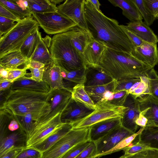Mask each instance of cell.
Returning <instances> with one entry per match:
<instances>
[{
	"label": "cell",
	"instance_id": "32",
	"mask_svg": "<svg viewBox=\"0 0 158 158\" xmlns=\"http://www.w3.org/2000/svg\"><path fill=\"white\" fill-rule=\"evenodd\" d=\"M115 80L108 84L101 85L85 87V89L96 105L101 101L103 96L107 90L114 92Z\"/></svg>",
	"mask_w": 158,
	"mask_h": 158
},
{
	"label": "cell",
	"instance_id": "45",
	"mask_svg": "<svg viewBox=\"0 0 158 158\" xmlns=\"http://www.w3.org/2000/svg\"><path fill=\"white\" fill-rule=\"evenodd\" d=\"M13 20L0 16V37L10 30L16 23Z\"/></svg>",
	"mask_w": 158,
	"mask_h": 158
},
{
	"label": "cell",
	"instance_id": "19",
	"mask_svg": "<svg viewBox=\"0 0 158 158\" xmlns=\"http://www.w3.org/2000/svg\"><path fill=\"white\" fill-rule=\"evenodd\" d=\"M114 80L100 66L85 68V87L103 85Z\"/></svg>",
	"mask_w": 158,
	"mask_h": 158
},
{
	"label": "cell",
	"instance_id": "13",
	"mask_svg": "<svg viewBox=\"0 0 158 158\" xmlns=\"http://www.w3.org/2000/svg\"><path fill=\"white\" fill-rule=\"evenodd\" d=\"M94 110L77 102L72 98L61 113L63 123H73L88 115Z\"/></svg>",
	"mask_w": 158,
	"mask_h": 158
},
{
	"label": "cell",
	"instance_id": "43",
	"mask_svg": "<svg viewBox=\"0 0 158 158\" xmlns=\"http://www.w3.org/2000/svg\"><path fill=\"white\" fill-rule=\"evenodd\" d=\"M131 144L132 145L126 147L122 150L124 152L125 156L135 154L146 149H150L146 145L138 142H133Z\"/></svg>",
	"mask_w": 158,
	"mask_h": 158
},
{
	"label": "cell",
	"instance_id": "25",
	"mask_svg": "<svg viewBox=\"0 0 158 158\" xmlns=\"http://www.w3.org/2000/svg\"><path fill=\"white\" fill-rule=\"evenodd\" d=\"M112 5L122 10L123 14L131 22L142 21L143 18L132 0H108Z\"/></svg>",
	"mask_w": 158,
	"mask_h": 158
},
{
	"label": "cell",
	"instance_id": "11",
	"mask_svg": "<svg viewBox=\"0 0 158 158\" xmlns=\"http://www.w3.org/2000/svg\"><path fill=\"white\" fill-rule=\"evenodd\" d=\"M134 134L122 125L116 127L94 142L96 148L95 156L108 151L122 140Z\"/></svg>",
	"mask_w": 158,
	"mask_h": 158
},
{
	"label": "cell",
	"instance_id": "15",
	"mask_svg": "<svg viewBox=\"0 0 158 158\" xmlns=\"http://www.w3.org/2000/svg\"><path fill=\"white\" fill-rule=\"evenodd\" d=\"M28 138L27 135L21 127L9 133L0 139V157L11 151L26 148Z\"/></svg>",
	"mask_w": 158,
	"mask_h": 158
},
{
	"label": "cell",
	"instance_id": "3",
	"mask_svg": "<svg viewBox=\"0 0 158 158\" xmlns=\"http://www.w3.org/2000/svg\"><path fill=\"white\" fill-rule=\"evenodd\" d=\"M48 94L27 90H11L0 109H6L16 115L31 114L36 121L48 109L49 104L46 101Z\"/></svg>",
	"mask_w": 158,
	"mask_h": 158
},
{
	"label": "cell",
	"instance_id": "40",
	"mask_svg": "<svg viewBox=\"0 0 158 158\" xmlns=\"http://www.w3.org/2000/svg\"><path fill=\"white\" fill-rule=\"evenodd\" d=\"M140 77L127 78L118 81L115 80L114 93L123 91L128 92L134 84L140 80Z\"/></svg>",
	"mask_w": 158,
	"mask_h": 158
},
{
	"label": "cell",
	"instance_id": "33",
	"mask_svg": "<svg viewBox=\"0 0 158 158\" xmlns=\"http://www.w3.org/2000/svg\"><path fill=\"white\" fill-rule=\"evenodd\" d=\"M71 98L91 109L95 108L96 105L86 92L84 84H77L73 87Z\"/></svg>",
	"mask_w": 158,
	"mask_h": 158
},
{
	"label": "cell",
	"instance_id": "14",
	"mask_svg": "<svg viewBox=\"0 0 158 158\" xmlns=\"http://www.w3.org/2000/svg\"><path fill=\"white\" fill-rule=\"evenodd\" d=\"M123 106L127 109L121 119V125L135 133L139 127L135 123V121L140 113L139 102L136 98L129 94Z\"/></svg>",
	"mask_w": 158,
	"mask_h": 158
},
{
	"label": "cell",
	"instance_id": "18",
	"mask_svg": "<svg viewBox=\"0 0 158 158\" xmlns=\"http://www.w3.org/2000/svg\"><path fill=\"white\" fill-rule=\"evenodd\" d=\"M106 48L105 45L92 38L85 47L83 53L85 67L99 66Z\"/></svg>",
	"mask_w": 158,
	"mask_h": 158
},
{
	"label": "cell",
	"instance_id": "37",
	"mask_svg": "<svg viewBox=\"0 0 158 158\" xmlns=\"http://www.w3.org/2000/svg\"><path fill=\"white\" fill-rule=\"evenodd\" d=\"M14 115L20 127L28 137L34 127L35 121L34 115L29 113Z\"/></svg>",
	"mask_w": 158,
	"mask_h": 158
},
{
	"label": "cell",
	"instance_id": "44",
	"mask_svg": "<svg viewBox=\"0 0 158 158\" xmlns=\"http://www.w3.org/2000/svg\"><path fill=\"white\" fill-rule=\"evenodd\" d=\"M27 69H28L27 67L23 68L9 69V73L8 77L4 80H6L13 83L19 78L25 76V75L27 74Z\"/></svg>",
	"mask_w": 158,
	"mask_h": 158
},
{
	"label": "cell",
	"instance_id": "55",
	"mask_svg": "<svg viewBox=\"0 0 158 158\" xmlns=\"http://www.w3.org/2000/svg\"><path fill=\"white\" fill-rule=\"evenodd\" d=\"M147 122V118L142 114H140L135 121V123L141 127L146 126Z\"/></svg>",
	"mask_w": 158,
	"mask_h": 158
},
{
	"label": "cell",
	"instance_id": "41",
	"mask_svg": "<svg viewBox=\"0 0 158 158\" xmlns=\"http://www.w3.org/2000/svg\"><path fill=\"white\" fill-rule=\"evenodd\" d=\"M135 4L143 19L144 23L148 26L152 25L156 19L145 7L143 0H132Z\"/></svg>",
	"mask_w": 158,
	"mask_h": 158
},
{
	"label": "cell",
	"instance_id": "24",
	"mask_svg": "<svg viewBox=\"0 0 158 158\" xmlns=\"http://www.w3.org/2000/svg\"><path fill=\"white\" fill-rule=\"evenodd\" d=\"M126 27L144 42L156 44L158 37L149 27L142 21L127 23Z\"/></svg>",
	"mask_w": 158,
	"mask_h": 158
},
{
	"label": "cell",
	"instance_id": "34",
	"mask_svg": "<svg viewBox=\"0 0 158 158\" xmlns=\"http://www.w3.org/2000/svg\"><path fill=\"white\" fill-rule=\"evenodd\" d=\"M61 70L63 79L69 83L73 87L79 84H84L85 79V68L71 71Z\"/></svg>",
	"mask_w": 158,
	"mask_h": 158
},
{
	"label": "cell",
	"instance_id": "61",
	"mask_svg": "<svg viewBox=\"0 0 158 158\" xmlns=\"http://www.w3.org/2000/svg\"><path fill=\"white\" fill-rule=\"evenodd\" d=\"M90 2L98 11H101L100 9L101 4L98 0H89Z\"/></svg>",
	"mask_w": 158,
	"mask_h": 158
},
{
	"label": "cell",
	"instance_id": "42",
	"mask_svg": "<svg viewBox=\"0 0 158 158\" xmlns=\"http://www.w3.org/2000/svg\"><path fill=\"white\" fill-rule=\"evenodd\" d=\"M89 140L79 143L67 151L61 158H75L91 143Z\"/></svg>",
	"mask_w": 158,
	"mask_h": 158
},
{
	"label": "cell",
	"instance_id": "27",
	"mask_svg": "<svg viewBox=\"0 0 158 158\" xmlns=\"http://www.w3.org/2000/svg\"><path fill=\"white\" fill-rule=\"evenodd\" d=\"M134 141L146 145L150 149L158 151V127L147 126L143 127Z\"/></svg>",
	"mask_w": 158,
	"mask_h": 158
},
{
	"label": "cell",
	"instance_id": "50",
	"mask_svg": "<svg viewBox=\"0 0 158 158\" xmlns=\"http://www.w3.org/2000/svg\"><path fill=\"white\" fill-rule=\"evenodd\" d=\"M120 25L132 43L134 48L140 45L144 42L136 34L127 29L125 25Z\"/></svg>",
	"mask_w": 158,
	"mask_h": 158
},
{
	"label": "cell",
	"instance_id": "1",
	"mask_svg": "<svg viewBox=\"0 0 158 158\" xmlns=\"http://www.w3.org/2000/svg\"><path fill=\"white\" fill-rule=\"evenodd\" d=\"M84 12L88 30L93 39L106 47L131 54L134 47L117 20L98 11L89 0L85 1Z\"/></svg>",
	"mask_w": 158,
	"mask_h": 158
},
{
	"label": "cell",
	"instance_id": "8",
	"mask_svg": "<svg viewBox=\"0 0 158 158\" xmlns=\"http://www.w3.org/2000/svg\"><path fill=\"white\" fill-rule=\"evenodd\" d=\"M32 15L39 26L49 35L66 32L77 26L72 20L58 11L32 13Z\"/></svg>",
	"mask_w": 158,
	"mask_h": 158
},
{
	"label": "cell",
	"instance_id": "21",
	"mask_svg": "<svg viewBox=\"0 0 158 158\" xmlns=\"http://www.w3.org/2000/svg\"><path fill=\"white\" fill-rule=\"evenodd\" d=\"M121 118L108 119L97 123L89 127V140L94 142L121 125Z\"/></svg>",
	"mask_w": 158,
	"mask_h": 158
},
{
	"label": "cell",
	"instance_id": "16",
	"mask_svg": "<svg viewBox=\"0 0 158 158\" xmlns=\"http://www.w3.org/2000/svg\"><path fill=\"white\" fill-rule=\"evenodd\" d=\"M140 114L147 119V126L158 127V100L150 94L137 98Z\"/></svg>",
	"mask_w": 158,
	"mask_h": 158
},
{
	"label": "cell",
	"instance_id": "10",
	"mask_svg": "<svg viewBox=\"0 0 158 158\" xmlns=\"http://www.w3.org/2000/svg\"><path fill=\"white\" fill-rule=\"evenodd\" d=\"M85 0H66L57 6L58 11L65 16L79 27L88 31L85 12Z\"/></svg>",
	"mask_w": 158,
	"mask_h": 158
},
{
	"label": "cell",
	"instance_id": "31",
	"mask_svg": "<svg viewBox=\"0 0 158 158\" xmlns=\"http://www.w3.org/2000/svg\"><path fill=\"white\" fill-rule=\"evenodd\" d=\"M28 9L32 13H45L58 11L57 6L48 0H27Z\"/></svg>",
	"mask_w": 158,
	"mask_h": 158
},
{
	"label": "cell",
	"instance_id": "30",
	"mask_svg": "<svg viewBox=\"0 0 158 158\" xmlns=\"http://www.w3.org/2000/svg\"><path fill=\"white\" fill-rule=\"evenodd\" d=\"M42 38L41 33L38 28L27 39L22 45L19 50L22 55L30 60Z\"/></svg>",
	"mask_w": 158,
	"mask_h": 158
},
{
	"label": "cell",
	"instance_id": "58",
	"mask_svg": "<svg viewBox=\"0 0 158 158\" xmlns=\"http://www.w3.org/2000/svg\"><path fill=\"white\" fill-rule=\"evenodd\" d=\"M13 82L6 80L0 81V91L10 89Z\"/></svg>",
	"mask_w": 158,
	"mask_h": 158
},
{
	"label": "cell",
	"instance_id": "23",
	"mask_svg": "<svg viewBox=\"0 0 158 158\" xmlns=\"http://www.w3.org/2000/svg\"><path fill=\"white\" fill-rule=\"evenodd\" d=\"M11 90H27L47 93L50 90L48 85L43 81L38 82L31 79L30 77L24 76L15 81L11 85Z\"/></svg>",
	"mask_w": 158,
	"mask_h": 158
},
{
	"label": "cell",
	"instance_id": "26",
	"mask_svg": "<svg viewBox=\"0 0 158 158\" xmlns=\"http://www.w3.org/2000/svg\"><path fill=\"white\" fill-rule=\"evenodd\" d=\"M52 39L48 35L42 37L30 60L40 62L45 66L53 62L50 51Z\"/></svg>",
	"mask_w": 158,
	"mask_h": 158
},
{
	"label": "cell",
	"instance_id": "49",
	"mask_svg": "<svg viewBox=\"0 0 158 158\" xmlns=\"http://www.w3.org/2000/svg\"><path fill=\"white\" fill-rule=\"evenodd\" d=\"M129 93L126 91H120L114 93L112 99L109 102L118 106H123V104Z\"/></svg>",
	"mask_w": 158,
	"mask_h": 158
},
{
	"label": "cell",
	"instance_id": "38",
	"mask_svg": "<svg viewBox=\"0 0 158 158\" xmlns=\"http://www.w3.org/2000/svg\"><path fill=\"white\" fill-rule=\"evenodd\" d=\"M143 128V127H141L138 132L124 139L110 150L104 153L96 155L94 157L99 158L103 156L110 154L122 150L125 148L129 146L134 140L136 137L140 133Z\"/></svg>",
	"mask_w": 158,
	"mask_h": 158
},
{
	"label": "cell",
	"instance_id": "29",
	"mask_svg": "<svg viewBox=\"0 0 158 158\" xmlns=\"http://www.w3.org/2000/svg\"><path fill=\"white\" fill-rule=\"evenodd\" d=\"M92 38L89 32L77 26L73 29L71 40L72 43L83 58L84 50Z\"/></svg>",
	"mask_w": 158,
	"mask_h": 158
},
{
	"label": "cell",
	"instance_id": "64",
	"mask_svg": "<svg viewBox=\"0 0 158 158\" xmlns=\"http://www.w3.org/2000/svg\"><path fill=\"white\" fill-rule=\"evenodd\" d=\"M156 19H158V14L157 15V16H156Z\"/></svg>",
	"mask_w": 158,
	"mask_h": 158
},
{
	"label": "cell",
	"instance_id": "9",
	"mask_svg": "<svg viewBox=\"0 0 158 158\" xmlns=\"http://www.w3.org/2000/svg\"><path fill=\"white\" fill-rule=\"evenodd\" d=\"M71 97L72 92L66 89L50 90L48 94L46 100L49 104L48 109L35 122L34 127L47 122L61 112Z\"/></svg>",
	"mask_w": 158,
	"mask_h": 158
},
{
	"label": "cell",
	"instance_id": "51",
	"mask_svg": "<svg viewBox=\"0 0 158 158\" xmlns=\"http://www.w3.org/2000/svg\"><path fill=\"white\" fill-rule=\"evenodd\" d=\"M143 1L146 9L151 14L156 18L158 14V0H143Z\"/></svg>",
	"mask_w": 158,
	"mask_h": 158
},
{
	"label": "cell",
	"instance_id": "36",
	"mask_svg": "<svg viewBox=\"0 0 158 158\" xmlns=\"http://www.w3.org/2000/svg\"><path fill=\"white\" fill-rule=\"evenodd\" d=\"M0 4L9 10L20 20L32 15L28 9L22 8L12 0H0Z\"/></svg>",
	"mask_w": 158,
	"mask_h": 158
},
{
	"label": "cell",
	"instance_id": "63",
	"mask_svg": "<svg viewBox=\"0 0 158 158\" xmlns=\"http://www.w3.org/2000/svg\"><path fill=\"white\" fill-rule=\"evenodd\" d=\"M118 158H125V155H124L122 156H120V157H118Z\"/></svg>",
	"mask_w": 158,
	"mask_h": 158
},
{
	"label": "cell",
	"instance_id": "5",
	"mask_svg": "<svg viewBox=\"0 0 158 158\" xmlns=\"http://www.w3.org/2000/svg\"><path fill=\"white\" fill-rule=\"evenodd\" d=\"M39 26L32 15L17 22L10 30L0 37V59L10 53L19 50L27 39Z\"/></svg>",
	"mask_w": 158,
	"mask_h": 158
},
{
	"label": "cell",
	"instance_id": "59",
	"mask_svg": "<svg viewBox=\"0 0 158 158\" xmlns=\"http://www.w3.org/2000/svg\"><path fill=\"white\" fill-rule=\"evenodd\" d=\"M9 69L3 68L0 67V81L6 79L8 77Z\"/></svg>",
	"mask_w": 158,
	"mask_h": 158
},
{
	"label": "cell",
	"instance_id": "39",
	"mask_svg": "<svg viewBox=\"0 0 158 158\" xmlns=\"http://www.w3.org/2000/svg\"><path fill=\"white\" fill-rule=\"evenodd\" d=\"M150 94L158 100V74L153 68L147 73Z\"/></svg>",
	"mask_w": 158,
	"mask_h": 158
},
{
	"label": "cell",
	"instance_id": "57",
	"mask_svg": "<svg viewBox=\"0 0 158 158\" xmlns=\"http://www.w3.org/2000/svg\"><path fill=\"white\" fill-rule=\"evenodd\" d=\"M45 65L37 61L33 60H30L27 67H31L33 68L41 69L44 68Z\"/></svg>",
	"mask_w": 158,
	"mask_h": 158
},
{
	"label": "cell",
	"instance_id": "20",
	"mask_svg": "<svg viewBox=\"0 0 158 158\" xmlns=\"http://www.w3.org/2000/svg\"><path fill=\"white\" fill-rule=\"evenodd\" d=\"M72 129V124L63 123L56 128L45 139L30 148L37 150L43 153L56 143Z\"/></svg>",
	"mask_w": 158,
	"mask_h": 158
},
{
	"label": "cell",
	"instance_id": "2",
	"mask_svg": "<svg viewBox=\"0 0 158 158\" xmlns=\"http://www.w3.org/2000/svg\"><path fill=\"white\" fill-rule=\"evenodd\" d=\"M99 66L117 81L146 75L152 68L131 53L107 47L104 51Z\"/></svg>",
	"mask_w": 158,
	"mask_h": 158
},
{
	"label": "cell",
	"instance_id": "6",
	"mask_svg": "<svg viewBox=\"0 0 158 158\" xmlns=\"http://www.w3.org/2000/svg\"><path fill=\"white\" fill-rule=\"evenodd\" d=\"M124 106L114 105L109 102H102L96 105L94 111L84 118L72 123V129L90 127L98 122L109 119L121 118L127 110Z\"/></svg>",
	"mask_w": 158,
	"mask_h": 158
},
{
	"label": "cell",
	"instance_id": "54",
	"mask_svg": "<svg viewBox=\"0 0 158 158\" xmlns=\"http://www.w3.org/2000/svg\"><path fill=\"white\" fill-rule=\"evenodd\" d=\"M23 148L16 149L11 151L0 157V158H16Z\"/></svg>",
	"mask_w": 158,
	"mask_h": 158
},
{
	"label": "cell",
	"instance_id": "52",
	"mask_svg": "<svg viewBox=\"0 0 158 158\" xmlns=\"http://www.w3.org/2000/svg\"><path fill=\"white\" fill-rule=\"evenodd\" d=\"M28 69L31 71L30 78L32 80L38 82L43 81V77L44 68L41 69L33 68L30 67Z\"/></svg>",
	"mask_w": 158,
	"mask_h": 158
},
{
	"label": "cell",
	"instance_id": "12",
	"mask_svg": "<svg viewBox=\"0 0 158 158\" xmlns=\"http://www.w3.org/2000/svg\"><path fill=\"white\" fill-rule=\"evenodd\" d=\"M59 113L47 122L35 127L28 137L26 148H30L41 142L63 124Z\"/></svg>",
	"mask_w": 158,
	"mask_h": 158
},
{
	"label": "cell",
	"instance_id": "53",
	"mask_svg": "<svg viewBox=\"0 0 158 158\" xmlns=\"http://www.w3.org/2000/svg\"><path fill=\"white\" fill-rule=\"evenodd\" d=\"M0 16L11 19L17 22L20 20L5 7L0 4Z\"/></svg>",
	"mask_w": 158,
	"mask_h": 158
},
{
	"label": "cell",
	"instance_id": "60",
	"mask_svg": "<svg viewBox=\"0 0 158 158\" xmlns=\"http://www.w3.org/2000/svg\"><path fill=\"white\" fill-rule=\"evenodd\" d=\"M12 1L22 8L24 9H28V4L27 0Z\"/></svg>",
	"mask_w": 158,
	"mask_h": 158
},
{
	"label": "cell",
	"instance_id": "17",
	"mask_svg": "<svg viewBox=\"0 0 158 158\" xmlns=\"http://www.w3.org/2000/svg\"><path fill=\"white\" fill-rule=\"evenodd\" d=\"M131 54L152 68L158 64V49L156 44L144 42L140 45L135 47Z\"/></svg>",
	"mask_w": 158,
	"mask_h": 158
},
{
	"label": "cell",
	"instance_id": "7",
	"mask_svg": "<svg viewBox=\"0 0 158 158\" xmlns=\"http://www.w3.org/2000/svg\"><path fill=\"white\" fill-rule=\"evenodd\" d=\"M89 127L72 129L56 143L42 153L41 158H61L77 144L89 140Z\"/></svg>",
	"mask_w": 158,
	"mask_h": 158
},
{
	"label": "cell",
	"instance_id": "4",
	"mask_svg": "<svg viewBox=\"0 0 158 158\" xmlns=\"http://www.w3.org/2000/svg\"><path fill=\"white\" fill-rule=\"evenodd\" d=\"M73 28L54 35L50 49L53 63L61 70L68 72L86 68L82 56L71 41Z\"/></svg>",
	"mask_w": 158,
	"mask_h": 158
},
{
	"label": "cell",
	"instance_id": "22",
	"mask_svg": "<svg viewBox=\"0 0 158 158\" xmlns=\"http://www.w3.org/2000/svg\"><path fill=\"white\" fill-rule=\"evenodd\" d=\"M43 81L47 84L50 90L65 89L64 85L61 69L53 62L45 66Z\"/></svg>",
	"mask_w": 158,
	"mask_h": 158
},
{
	"label": "cell",
	"instance_id": "47",
	"mask_svg": "<svg viewBox=\"0 0 158 158\" xmlns=\"http://www.w3.org/2000/svg\"><path fill=\"white\" fill-rule=\"evenodd\" d=\"M42 153L40 151L31 148L23 149L16 158H41Z\"/></svg>",
	"mask_w": 158,
	"mask_h": 158
},
{
	"label": "cell",
	"instance_id": "35",
	"mask_svg": "<svg viewBox=\"0 0 158 158\" xmlns=\"http://www.w3.org/2000/svg\"><path fill=\"white\" fill-rule=\"evenodd\" d=\"M140 79V80L134 84L128 92L129 94H131L136 99L150 94L146 75L141 76Z\"/></svg>",
	"mask_w": 158,
	"mask_h": 158
},
{
	"label": "cell",
	"instance_id": "56",
	"mask_svg": "<svg viewBox=\"0 0 158 158\" xmlns=\"http://www.w3.org/2000/svg\"><path fill=\"white\" fill-rule=\"evenodd\" d=\"M114 94V92L111 91L109 90L106 91L104 94L100 102L110 101L113 98Z\"/></svg>",
	"mask_w": 158,
	"mask_h": 158
},
{
	"label": "cell",
	"instance_id": "28",
	"mask_svg": "<svg viewBox=\"0 0 158 158\" xmlns=\"http://www.w3.org/2000/svg\"><path fill=\"white\" fill-rule=\"evenodd\" d=\"M30 60L26 58L20 50L14 51L0 59V66L4 68L17 69L23 66L27 67Z\"/></svg>",
	"mask_w": 158,
	"mask_h": 158
},
{
	"label": "cell",
	"instance_id": "48",
	"mask_svg": "<svg viewBox=\"0 0 158 158\" xmlns=\"http://www.w3.org/2000/svg\"><path fill=\"white\" fill-rule=\"evenodd\" d=\"M96 154V148L95 143L91 142L89 146L82 151L75 158H95Z\"/></svg>",
	"mask_w": 158,
	"mask_h": 158
},
{
	"label": "cell",
	"instance_id": "46",
	"mask_svg": "<svg viewBox=\"0 0 158 158\" xmlns=\"http://www.w3.org/2000/svg\"><path fill=\"white\" fill-rule=\"evenodd\" d=\"M125 158H158V151L154 149H148L135 154L125 156Z\"/></svg>",
	"mask_w": 158,
	"mask_h": 158
},
{
	"label": "cell",
	"instance_id": "62",
	"mask_svg": "<svg viewBox=\"0 0 158 158\" xmlns=\"http://www.w3.org/2000/svg\"><path fill=\"white\" fill-rule=\"evenodd\" d=\"M50 1L56 5V4H59L64 1L63 0H50Z\"/></svg>",
	"mask_w": 158,
	"mask_h": 158
}]
</instances>
